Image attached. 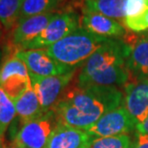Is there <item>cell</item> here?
Listing matches in <instances>:
<instances>
[{"mask_svg":"<svg viewBox=\"0 0 148 148\" xmlns=\"http://www.w3.org/2000/svg\"><path fill=\"white\" fill-rule=\"evenodd\" d=\"M122 94L114 86L85 85L69 90L53 106L58 122L86 131L108 112L121 106Z\"/></svg>","mask_w":148,"mask_h":148,"instance_id":"cell-1","label":"cell"},{"mask_svg":"<svg viewBox=\"0 0 148 148\" xmlns=\"http://www.w3.org/2000/svg\"><path fill=\"white\" fill-rule=\"evenodd\" d=\"M132 47L118 39L109 38L85 62L78 77V85L114 86L129 79L127 61Z\"/></svg>","mask_w":148,"mask_h":148,"instance_id":"cell-2","label":"cell"},{"mask_svg":"<svg viewBox=\"0 0 148 148\" xmlns=\"http://www.w3.org/2000/svg\"><path fill=\"white\" fill-rule=\"evenodd\" d=\"M108 39L81 27L46 48V50L58 63L75 68L82 62L87 61Z\"/></svg>","mask_w":148,"mask_h":148,"instance_id":"cell-3","label":"cell"},{"mask_svg":"<svg viewBox=\"0 0 148 148\" xmlns=\"http://www.w3.org/2000/svg\"><path fill=\"white\" fill-rule=\"evenodd\" d=\"M58 123L53 110L24 123L14 138V148H45Z\"/></svg>","mask_w":148,"mask_h":148,"instance_id":"cell-4","label":"cell"},{"mask_svg":"<svg viewBox=\"0 0 148 148\" xmlns=\"http://www.w3.org/2000/svg\"><path fill=\"white\" fill-rule=\"evenodd\" d=\"M0 87L14 102L32 88L27 66L15 56L0 67Z\"/></svg>","mask_w":148,"mask_h":148,"instance_id":"cell-5","label":"cell"},{"mask_svg":"<svg viewBox=\"0 0 148 148\" xmlns=\"http://www.w3.org/2000/svg\"><path fill=\"white\" fill-rule=\"evenodd\" d=\"M78 29L77 16L74 12H64L53 16L43 32L20 50H36L48 48L68 34Z\"/></svg>","mask_w":148,"mask_h":148,"instance_id":"cell-6","label":"cell"},{"mask_svg":"<svg viewBox=\"0 0 148 148\" xmlns=\"http://www.w3.org/2000/svg\"><path fill=\"white\" fill-rule=\"evenodd\" d=\"M137 129V123L124 106H119L102 116L86 132L94 138L124 135Z\"/></svg>","mask_w":148,"mask_h":148,"instance_id":"cell-7","label":"cell"},{"mask_svg":"<svg viewBox=\"0 0 148 148\" xmlns=\"http://www.w3.org/2000/svg\"><path fill=\"white\" fill-rule=\"evenodd\" d=\"M14 56L24 62L29 70V74L37 77L60 75L75 70V68L62 65L56 61L46 49L19 50Z\"/></svg>","mask_w":148,"mask_h":148,"instance_id":"cell-8","label":"cell"},{"mask_svg":"<svg viewBox=\"0 0 148 148\" xmlns=\"http://www.w3.org/2000/svg\"><path fill=\"white\" fill-rule=\"evenodd\" d=\"M74 77V71L53 77H37L30 74L32 87L36 93L44 112H48L58 101V97Z\"/></svg>","mask_w":148,"mask_h":148,"instance_id":"cell-9","label":"cell"},{"mask_svg":"<svg viewBox=\"0 0 148 148\" xmlns=\"http://www.w3.org/2000/svg\"><path fill=\"white\" fill-rule=\"evenodd\" d=\"M124 107L136 121L137 126L148 118V78H138L125 87Z\"/></svg>","mask_w":148,"mask_h":148,"instance_id":"cell-10","label":"cell"},{"mask_svg":"<svg viewBox=\"0 0 148 148\" xmlns=\"http://www.w3.org/2000/svg\"><path fill=\"white\" fill-rule=\"evenodd\" d=\"M55 15L56 14L50 12L20 19L12 32V42L21 49L38 36Z\"/></svg>","mask_w":148,"mask_h":148,"instance_id":"cell-11","label":"cell"},{"mask_svg":"<svg viewBox=\"0 0 148 148\" xmlns=\"http://www.w3.org/2000/svg\"><path fill=\"white\" fill-rule=\"evenodd\" d=\"M92 138L84 130L58 123L45 148H86Z\"/></svg>","mask_w":148,"mask_h":148,"instance_id":"cell-12","label":"cell"},{"mask_svg":"<svg viewBox=\"0 0 148 148\" xmlns=\"http://www.w3.org/2000/svg\"><path fill=\"white\" fill-rule=\"evenodd\" d=\"M81 25L82 28L97 36L107 37H118L123 36V27L113 18L87 10H82Z\"/></svg>","mask_w":148,"mask_h":148,"instance_id":"cell-13","label":"cell"},{"mask_svg":"<svg viewBox=\"0 0 148 148\" xmlns=\"http://www.w3.org/2000/svg\"><path fill=\"white\" fill-rule=\"evenodd\" d=\"M132 47L127 68L138 78H148V36L138 39Z\"/></svg>","mask_w":148,"mask_h":148,"instance_id":"cell-14","label":"cell"},{"mask_svg":"<svg viewBox=\"0 0 148 148\" xmlns=\"http://www.w3.org/2000/svg\"><path fill=\"white\" fill-rule=\"evenodd\" d=\"M14 105L16 109V115L22 121L23 124L39 118L44 113H46L42 110L39 99L33 87L24 93L14 102Z\"/></svg>","mask_w":148,"mask_h":148,"instance_id":"cell-15","label":"cell"},{"mask_svg":"<svg viewBox=\"0 0 148 148\" xmlns=\"http://www.w3.org/2000/svg\"><path fill=\"white\" fill-rule=\"evenodd\" d=\"M83 9L113 19L125 17V0H84Z\"/></svg>","mask_w":148,"mask_h":148,"instance_id":"cell-16","label":"cell"},{"mask_svg":"<svg viewBox=\"0 0 148 148\" xmlns=\"http://www.w3.org/2000/svg\"><path fill=\"white\" fill-rule=\"evenodd\" d=\"M22 0H0V24L10 30L18 22Z\"/></svg>","mask_w":148,"mask_h":148,"instance_id":"cell-17","label":"cell"},{"mask_svg":"<svg viewBox=\"0 0 148 148\" xmlns=\"http://www.w3.org/2000/svg\"><path fill=\"white\" fill-rule=\"evenodd\" d=\"M58 2L59 0H23L19 20L34 15L50 12V11H52L58 4Z\"/></svg>","mask_w":148,"mask_h":148,"instance_id":"cell-18","label":"cell"},{"mask_svg":"<svg viewBox=\"0 0 148 148\" xmlns=\"http://www.w3.org/2000/svg\"><path fill=\"white\" fill-rule=\"evenodd\" d=\"M133 143L127 134L103 138L93 137L87 148H132Z\"/></svg>","mask_w":148,"mask_h":148,"instance_id":"cell-19","label":"cell"},{"mask_svg":"<svg viewBox=\"0 0 148 148\" xmlns=\"http://www.w3.org/2000/svg\"><path fill=\"white\" fill-rule=\"evenodd\" d=\"M15 115H16V109L14 102L0 87V126L3 133H5L8 126L14 119Z\"/></svg>","mask_w":148,"mask_h":148,"instance_id":"cell-20","label":"cell"},{"mask_svg":"<svg viewBox=\"0 0 148 148\" xmlns=\"http://www.w3.org/2000/svg\"><path fill=\"white\" fill-rule=\"evenodd\" d=\"M123 23L126 28L133 32H144L148 30V11L138 15L124 17Z\"/></svg>","mask_w":148,"mask_h":148,"instance_id":"cell-21","label":"cell"},{"mask_svg":"<svg viewBox=\"0 0 148 148\" xmlns=\"http://www.w3.org/2000/svg\"><path fill=\"white\" fill-rule=\"evenodd\" d=\"M148 11V0H125V17L138 15Z\"/></svg>","mask_w":148,"mask_h":148,"instance_id":"cell-22","label":"cell"},{"mask_svg":"<svg viewBox=\"0 0 148 148\" xmlns=\"http://www.w3.org/2000/svg\"><path fill=\"white\" fill-rule=\"evenodd\" d=\"M132 148H148V134H141L138 132L137 140L133 143Z\"/></svg>","mask_w":148,"mask_h":148,"instance_id":"cell-23","label":"cell"},{"mask_svg":"<svg viewBox=\"0 0 148 148\" xmlns=\"http://www.w3.org/2000/svg\"><path fill=\"white\" fill-rule=\"evenodd\" d=\"M137 131L141 134H148V118L143 124L137 126Z\"/></svg>","mask_w":148,"mask_h":148,"instance_id":"cell-24","label":"cell"},{"mask_svg":"<svg viewBox=\"0 0 148 148\" xmlns=\"http://www.w3.org/2000/svg\"><path fill=\"white\" fill-rule=\"evenodd\" d=\"M0 148H5L4 144H3V141L1 140V138H0Z\"/></svg>","mask_w":148,"mask_h":148,"instance_id":"cell-25","label":"cell"},{"mask_svg":"<svg viewBox=\"0 0 148 148\" xmlns=\"http://www.w3.org/2000/svg\"><path fill=\"white\" fill-rule=\"evenodd\" d=\"M4 135V133H3V131H2V129H1V126H0V138H1V137Z\"/></svg>","mask_w":148,"mask_h":148,"instance_id":"cell-26","label":"cell"},{"mask_svg":"<svg viewBox=\"0 0 148 148\" xmlns=\"http://www.w3.org/2000/svg\"><path fill=\"white\" fill-rule=\"evenodd\" d=\"M1 59H2V53H1V49H0V65H2L1 64ZM1 67V66H0Z\"/></svg>","mask_w":148,"mask_h":148,"instance_id":"cell-27","label":"cell"},{"mask_svg":"<svg viewBox=\"0 0 148 148\" xmlns=\"http://www.w3.org/2000/svg\"><path fill=\"white\" fill-rule=\"evenodd\" d=\"M22 1H23V0H22Z\"/></svg>","mask_w":148,"mask_h":148,"instance_id":"cell-28","label":"cell"},{"mask_svg":"<svg viewBox=\"0 0 148 148\" xmlns=\"http://www.w3.org/2000/svg\"><path fill=\"white\" fill-rule=\"evenodd\" d=\"M86 148H87V147H86Z\"/></svg>","mask_w":148,"mask_h":148,"instance_id":"cell-29","label":"cell"}]
</instances>
